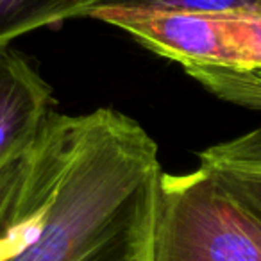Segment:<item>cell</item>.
Instances as JSON below:
<instances>
[{
  "label": "cell",
  "mask_w": 261,
  "mask_h": 261,
  "mask_svg": "<svg viewBox=\"0 0 261 261\" xmlns=\"http://www.w3.org/2000/svg\"><path fill=\"white\" fill-rule=\"evenodd\" d=\"M102 8L129 9V11L259 13L261 0H106Z\"/></svg>",
  "instance_id": "7"
},
{
  "label": "cell",
  "mask_w": 261,
  "mask_h": 261,
  "mask_svg": "<svg viewBox=\"0 0 261 261\" xmlns=\"http://www.w3.org/2000/svg\"><path fill=\"white\" fill-rule=\"evenodd\" d=\"M254 111H261V104H259V106H257V108H256V109H254Z\"/></svg>",
  "instance_id": "9"
},
{
  "label": "cell",
  "mask_w": 261,
  "mask_h": 261,
  "mask_svg": "<svg viewBox=\"0 0 261 261\" xmlns=\"http://www.w3.org/2000/svg\"><path fill=\"white\" fill-rule=\"evenodd\" d=\"M106 0H0V47L43 27L90 16Z\"/></svg>",
  "instance_id": "6"
},
{
  "label": "cell",
  "mask_w": 261,
  "mask_h": 261,
  "mask_svg": "<svg viewBox=\"0 0 261 261\" xmlns=\"http://www.w3.org/2000/svg\"><path fill=\"white\" fill-rule=\"evenodd\" d=\"M199 167L236 199L261 213V127L204 149L199 154Z\"/></svg>",
  "instance_id": "5"
},
{
  "label": "cell",
  "mask_w": 261,
  "mask_h": 261,
  "mask_svg": "<svg viewBox=\"0 0 261 261\" xmlns=\"http://www.w3.org/2000/svg\"><path fill=\"white\" fill-rule=\"evenodd\" d=\"M232 66H186L185 72L215 97L245 109L261 104V11L225 13Z\"/></svg>",
  "instance_id": "4"
},
{
  "label": "cell",
  "mask_w": 261,
  "mask_h": 261,
  "mask_svg": "<svg viewBox=\"0 0 261 261\" xmlns=\"http://www.w3.org/2000/svg\"><path fill=\"white\" fill-rule=\"evenodd\" d=\"M54 90L11 45L0 47V163L22 154L54 108Z\"/></svg>",
  "instance_id": "3"
},
{
  "label": "cell",
  "mask_w": 261,
  "mask_h": 261,
  "mask_svg": "<svg viewBox=\"0 0 261 261\" xmlns=\"http://www.w3.org/2000/svg\"><path fill=\"white\" fill-rule=\"evenodd\" d=\"M25 161L27 150L0 163V232L4 231L15 211L16 197L25 174Z\"/></svg>",
  "instance_id": "8"
},
{
  "label": "cell",
  "mask_w": 261,
  "mask_h": 261,
  "mask_svg": "<svg viewBox=\"0 0 261 261\" xmlns=\"http://www.w3.org/2000/svg\"><path fill=\"white\" fill-rule=\"evenodd\" d=\"M152 261H261V213L200 167L163 172Z\"/></svg>",
  "instance_id": "2"
},
{
  "label": "cell",
  "mask_w": 261,
  "mask_h": 261,
  "mask_svg": "<svg viewBox=\"0 0 261 261\" xmlns=\"http://www.w3.org/2000/svg\"><path fill=\"white\" fill-rule=\"evenodd\" d=\"M160 149L113 108L52 113L27 149L0 261H152Z\"/></svg>",
  "instance_id": "1"
}]
</instances>
